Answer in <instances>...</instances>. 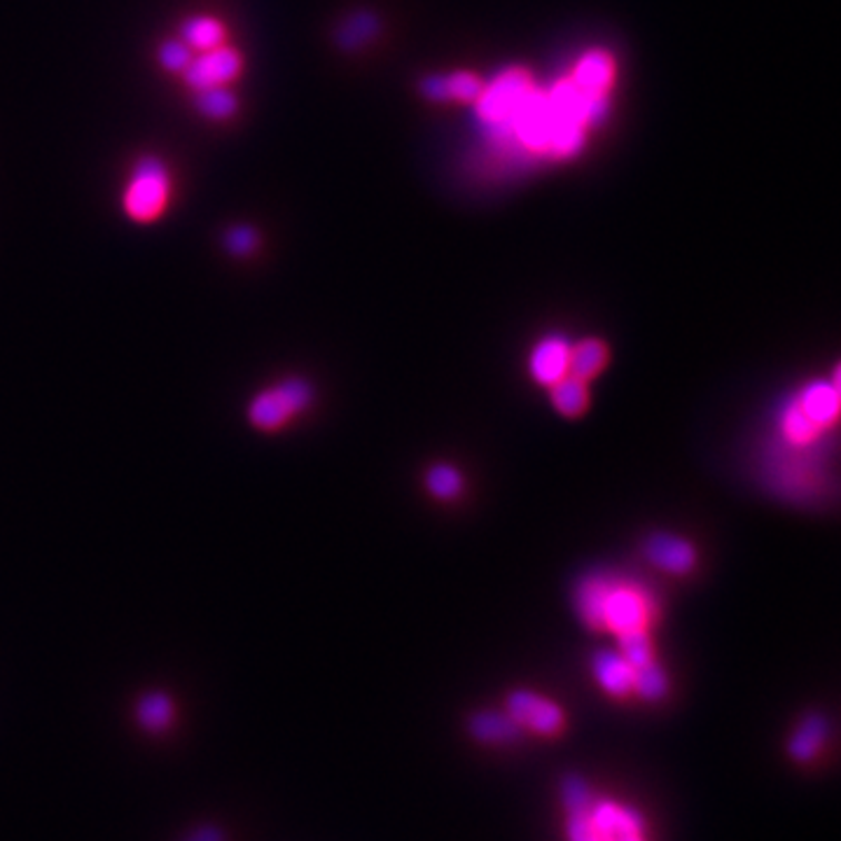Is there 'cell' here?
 <instances>
[{"label":"cell","instance_id":"1","mask_svg":"<svg viewBox=\"0 0 841 841\" xmlns=\"http://www.w3.org/2000/svg\"><path fill=\"white\" fill-rule=\"evenodd\" d=\"M575 605L580 620L590 629L611 631L615 636L647 631L654 617V601L643 587L603 573L577 584Z\"/></svg>","mask_w":841,"mask_h":841},{"label":"cell","instance_id":"2","mask_svg":"<svg viewBox=\"0 0 841 841\" xmlns=\"http://www.w3.org/2000/svg\"><path fill=\"white\" fill-rule=\"evenodd\" d=\"M169 199L171 176L167 164L159 161L157 157H144L133 167L131 178L125 187V214L136 222H152L167 210Z\"/></svg>","mask_w":841,"mask_h":841},{"label":"cell","instance_id":"3","mask_svg":"<svg viewBox=\"0 0 841 841\" xmlns=\"http://www.w3.org/2000/svg\"><path fill=\"white\" fill-rule=\"evenodd\" d=\"M309 403H311V388L307 384L299 379L284 382L274 388L263 390L250 403L248 407L250 424L260 431L284 428L295 414L307 409Z\"/></svg>","mask_w":841,"mask_h":841},{"label":"cell","instance_id":"4","mask_svg":"<svg viewBox=\"0 0 841 841\" xmlns=\"http://www.w3.org/2000/svg\"><path fill=\"white\" fill-rule=\"evenodd\" d=\"M244 70V57L227 42L214 47V50L195 52L190 63L182 70L185 85L192 91L229 87Z\"/></svg>","mask_w":841,"mask_h":841},{"label":"cell","instance_id":"5","mask_svg":"<svg viewBox=\"0 0 841 841\" xmlns=\"http://www.w3.org/2000/svg\"><path fill=\"white\" fill-rule=\"evenodd\" d=\"M505 713L517 722L522 730H528L537 736H556L566 728L564 709L554 704L552 699L535 694L531 690H514L507 696Z\"/></svg>","mask_w":841,"mask_h":841},{"label":"cell","instance_id":"6","mask_svg":"<svg viewBox=\"0 0 841 841\" xmlns=\"http://www.w3.org/2000/svg\"><path fill=\"white\" fill-rule=\"evenodd\" d=\"M643 554L652 566L669 575H687L696 566V550L690 541L673 533H654L650 535Z\"/></svg>","mask_w":841,"mask_h":841},{"label":"cell","instance_id":"7","mask_svg":"<svg viewBox=\"0 0 841 841\" xmlns=\"http://www.w3.org/2000/svg\"><path fill=\"white\" fill-rule=\"evenodd\" d=\"M568 360H571L568 339L561 335H550L533 346L531 358H528V372L537 384L550 388L558 379L566 377Z\"/></svg>","mask_w":841,"mask_h":841},{"label":"cell","instance_id":"8","mask_svg":"<svg viewBox=\"0 0 841 841\" xmlns=\"http://www.w3.org/2000/svg\"><path fill=\"white\" fill-rule=\"evenodd\" d=\"M592 673L598 687L617 699L634 694L636 669L631 666L617 650H601L592 660Z\"/></svg>","mask_w":841,"mask_h":841},{"label":"cell","instance_id":"9","mask_svg":"<svg viewBox=\"0 0 841 841\" xmlns=\"http://www.w3.org/2000/svg\"><path fill=\"white\" fill-rule=\"evenodd\" d=\"M800 409L825 431H832L839 418V386L834 382H811L792 397Z\"/></svg>","mask_w":841,"mask_h":841},{"label":"cell","instance_id":"10","mask_svg":"<svg viewBox=\"0 0 841 841\" xmlns=\"http://www.w3.org/2000/svg\"><path fill=\"white\" fill-rule=\"evenodd\" d=\"M825 739H828V720L823 715L811 713L798 724V730L792 732L788 741V755L794 762L809 764L821 755Z\"/></svg>","mask_w":841,"mask_h":841},{"label":"cell","instance_id":"11","mask_svg":"<svg viewBox=\"0 0 841 841\" xmlns=\"http://www.w3.org/2000/svg\"><path fill=\"white\" fill-rule=\"evenodd\" d=\"M522 728L507 713L482 711L471 718V734L486 745H509L522 736Z\"/></svg>","mask_w":841,"mask_h":841},{"label":"cell","instance_id":"12","mask_svg":"<svg viewBox=\"0 0 841 841\" xmlns=\"http://www.w3.org/2000/svg\"><path fill=\"white\" fill-rule=\"evenodd\" d=\"M180 40L190 47L192 52H206L227 42V27L216 17L197 14L185 19L180 27Z\"/></svg>","mask_w":841,"mask_h":841},{"label":"cell","instance_id":"13","mask_svg":"<svg viewBox=\"0 0 841 841\" xmlns=\"http://www.w3.org/2000/svg\"><path fill=\"white\" fill-rule=\"evenodd\" d=\"M552 405L561 416H582L590 407V386L573 374H566L564 379H558L554 386H550Z\"/></svg>","mask_w":841,"mask_h":841},{"label":"cell","instance_id":"14","mask_svg":"<svg viewBox=\"0 0 841 841\" xmlns=\"http://www.w3.org/2000/svg\"><path fill=\"white\" fill-rule=\"evenodd\" d=\"M607 363V348L601 339H582L580 344L571 346V360H568V374L582 379V382H592L594 377L603 372Z\"/></svg>","mask_w":841,"mask_h":841},{"label":"cell","instance_id":"15","mask_svg":"<svg viewBox=\"0 0 841 841\" xmlns=\"http://www.w3.org/2000/svg\"><path fill=\"white\" fill-rule=\"evenodd\" d=\"M195 106L206 117V120L222 122V120H229V117L237 112L239 101H237V97H234V91L229 87H216V89L195 91Z\"/></svg>","mask_w":841,"mask_h":841},{"label":"cell","instance_id":"16","mask_svg":"<svg viewBox=\"0 0 841 841\" xmlns=\"http://www.w3.org/2000/svg\"><path fill=\"white\" fill-rule=\"evenodd\" d=\"M426 486L437 501H456L463 491V475L454 465L437 463L426 475Z\"/></svg>","mask_w":841,"mask_h":841},{"label":"cell","instance_id":"17","mask_svg":"<svg viewBox=\"0 0 841 841\" xmlns=\"http://www.w3.org/2000/svg\"><path fill=\"white\" fill-rule=\"evenodd\" d=\"M634 694L641 696L643 701H660V699H664L669 694V675H666V671L657 662H650V664L636 669Z\"/></svg>","mask_w":841,"mask_h":841},{"label":"cell","instance_id":"18","mask_svg":"<svg viewBox=\"0 0 841 841\" xmlns=\"http://www.w3.org/2000/svg\"><path fill=\"white\" fill-rule=\"evenodd\" d=\"M611 76H613V61L607 59L605 55H590V57L582 59L577 73H575V80L584 89L601 93L605 89V85L611 82Z\"/></svg>","mask_w":841,"mask_h":841},{"label":"cell","instance_id":"19","mask_svg":"<svg viewBox=\"0 0 841 841\" xmlns=\"http://www.w3.org/2000/svg\"><path fill=\"white\" fill-rule=\"evenodd\" d=\"M174 706L164 694H150L138 704V720L150 732H161L167 724H171Z\"/></svg>","mask_w":841,"mask_h":841},{"label":"cell","instance_id":"20","mask_svg":"<svg viewBox=\"0 0 841 841\" xmlns=\"http://www.w3.org/2000/svg\"><path fill=\"white\" fill-rule=\"evenodd\" d=\"M617 652L634 669H641L654 662V650H652L647 631H631V634L617 636Z\"/></svg>","mask_w":841,"mask_h":841},{"label":"cell","instance_id":"21","mask_svg":"<svg viewBox=\"0 0 841 841\" xmlns=\"http://www.w3.org/2000/svg\"><path fill=\"white\" fill-rule=\"evenodd\" d=\"M594 798H596V794L592 792L590 783L584 781L582 776H566L564 783H561V800H564L566 813L590 809Z\"/></svg>","mask_w":841,"mask_h":841},{"label":"cell","instance_id":"22","mask_svg":"<svg viewBox=\"0 0 841 841\" xmlns=\"http://www.w3.org/2000/svg\"><path fill=\"white\" fill-rule=\"evenodd\" d=\"M192 55L195 52L180 38H174V40L161 42L159 52H157V61L161 63L164 70H169V73H182L187 63H190Z\"/></svg>","mask_w":841,"mask_h":841},{"label":"cell","instance_id":"23","mask_svg":"<svg viewBox=\"0 0 841 841\" xmlns=\"http://www.w3.org/2000/svg\"><path fill=\"white\" fill-rule=\"evenodd\" d=\"M257 246V237L255 231L250 227H234L229 229L227 234V248L234 253V255H248L253 253V248Z\"/></svg>","mask_w":841,"mask_h":841},{"label":"cell","instance_id":"24","mask_svg":"<svg viewBox=\"0 0 841 841\" xmlns=\"http://www.w3.org/2000/svg\"><path fill=\"white\" fill-rule=\"evenodd\" d=\"M187 841H222V832L218 828H201L195 834H190Z\"/></svg>","mask_w":841,"mask_h":841}]
</instances>
